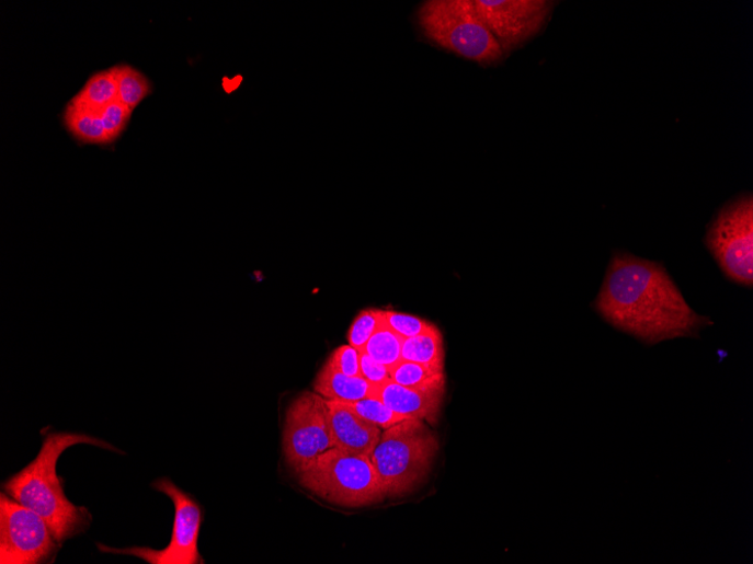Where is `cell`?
<instances>
[{
  "mask_svg": "<svg viewBox=\"0 0 753 564\" xmlns=\"http://www.w3.org/2000/svg\"><path fill=\"white\" fill-rule=\"evenodd\" d=\"M592 308L609 326L654 346L677 338H699L712 326L685 300L661 263L615 252Z\"/></svg>",
  "mask_w": 753,
  "mask_h": 564,
  "instance_id": "6da1fadb",
  "label": "cell"
},
{
  "mask_svg": "<svg viewBox=\"0 0 753 564\" xmlns=\"http://www.w3.org/2000/svg\"><path fill=\"white\" fill-rule=\"evenodd\" d=\"M78 445H89L124 454L110 442L82 433L52 431L44 438L37 457L20 472L11 475L3 492L21 505L42 516L59 543L84 534L93 520L84 506L73 505L65 495L62 479L57 474L61 454Z\"/></svg>",
  "mask_w": 753,
  "mask_h": 564,
  "instance_id": "7a4b0ae2",
  "label": "cell"
},
{
  "mask_svg": "<svg viewBox=\"0 0 753 564\" xmlns=\"http://www.w3.org/2000/svg\"><path fill=\"white\" fill-rule=\"evenodd\" d=\"M438 451V438L424 421L407 419L386 429L370 457L386 498L412 492L429 473Z\"/></svg>",
  "mask_w": 753,
  "mask_h": 564,
  "instance_id": "3957f363",
  "label": "cell"
},
{
  "mask_svg": "<svg viewBox=\"0 0 753 564\" xmlns=\"http://www.w3.org/2000/svg\"><path fill=\"white\" fill-rule=\"evenodd\" d=\"M419 24L435 45L482 66L501 61L504 51L471 0H430Z\"/></svg>",
  "mask_w": 753,
  "mask_h": 564,
  "instance_id": "277c9868",
  "label": "cell"
},
{
  "mask_svg": "<svg viewBox=\"0 0 753 564\" xmlns=\"http://www.w3.org/2000/svg\"><path fill=\"white\" fill-rule=\"evenodd\" d=\"M298 476L301 487L338 506L360 508L386 499L370 458L336 448L315 459Z\"/></svg>",
  "mask_w": 753,
  "mask_h": 564,
  "instance_id": "5b68a950",
  "label": "cell"
},
{
  "mask_svg": "<svg viewBox=\"0 0 753 564\" xmlns=\"http://www.w3.org/2000/svg\"><path fill=\"white\" fill-rule=\"evenodd\" d=\"M705 244L734 284L753 285V198L742 195L725 206L707 228Z\"/></svg>",
  "mask_w": 753,
  "mask_h": 564,
  "instance_id": "8992f818",
  "label": "cell"
},
{
  "mask_svg": "<svg viewBox=\"0 0 753 564\" xmlns=\"http://www.w3.org/2000/svg\"><path fill=\"white\" fill-rule=\"evenodd\" d=\"M151 487L168 496L174 504L175 516L170 544L162 550L147 546L114 549L98 544L101 552L139 557L149 564H199L205 563L197 549L204 510L199 503L179 488L170 477L157 479Z\"/></svg>",
  "mask_w": 753,
  "mask_h": 564,
  "instance_id": "52a82bcc",
  "label": "cell"
},
{
  "mask_svg": "<svg viewBox=\"0 0 753 564\" xmlns=\"http://www.w3.org/2000/svg\"><path fill=\"white\" fill-rule=\"evenodd\" d=\"M61 548L42 516L0 494V563H54Z\"/></svg>",
  "mask_w": 753,
  "mask_h": 564,
  "instance_id": "ba28073f",
  "label": "cell"
},
{
  "mask_svg": "<svg viewBox=\"0 0 753 564\" xmlns=\"http://www.w3.org/2000/svg\"><path fill=\"white\" fill-rule=\"evenodd\" d=\"M334 448L327 400L315 391L299 394L287 410L283 451L297 473Z\"/></svg>",
  "mask_w": 753,
  "mask_h": 564,
  "instance_id": "9c48e42d",
  "label": "cell"
},
{
  "mask_svg": "<svg viewBox=\"0 0 753 564\" xmlns=\"http://www.w3.org/2000/svg\"><path fill=\"white\" fill-rule=\"evenodd\" d=\"M474 3L504 53L521 48L537 35L555 5L547 0H477Z\"/></svg>",
  "mask_w": 753,
  "mask_h": 564,
  "instance_id": "30bf717a",
  "label": "cell"
},
{
  "mask_svg": "<svg viewBox=\"0 0 753 564\" xmlns=\"http://www.w3.org/2000/svg\"><path fill=\"white\" fill-rule=\"evenodd\" d=\"M446 391V379L423 387L408 388L389 380L374 387L372 396L406 417L407 419L427 421L438 419Z\"/></svg>",
  "mask_w": 753,
  "mask_h": 564,
  "instance_id": "8fae6325",
  "label": "cell"
},
{
  "mask_svg": "<svg viewBox=\"0 0 753 564\" xmlns=\"http://www.w3.org/2000/svg\"><path fill=\"white\" fill-rule=\"evenodd\" d=\"M334 448L372 457L381 429L354 413L344 402L327 400Z\"/></svg>",
  "mask_w": 753,
  "mask_h": 564,
  "instance_id": "7c38bea8",
  "label": "cell"
},
{
  "mask_svg": "<svg viewBox=\"0 0 753 564\" xmlns=\"http://www.w3.org/2000/svg\"><path fill=\"white\" fill-rule=\"evenodd\" d=\"M312 388L326 400L351 404L372 396L374 385L363 377H347L324 365L315 378Z\"/></svg>",
  "mask_w": 753,
  "mask_h": 564,
  "instance_id": "4fadbf2b",
  "label": "cell"
},
{
  "mask_svg": "<svg viewBox=\"0 0 753 564\" xmlns=\"http://www.w3.org/2000/svg\"><path fill=\"white\" fill-rule=\"evenodd\" d=\"M68 130L87 143L106 145L112 142L106 134L99 111L69 102L65 112Z\"/></svg>",
  "mask_w": 753,
  "mask_h": 564,
  "instance_id": "5bb4252c",
  "label": "cell"
},
{
  "mask_svg": "<svg viewBox=\"0 0 753 564\" xmlns=\"http://www.w3.org/2000/svg\"><path fill=\"white\" fill-rule=\"evenodd\" d=\"M402 359L444 370L445 349L441 331L433 325L427 332L406 339Z\"/></svg>",
  "mask_w": 753,
  "mask_h": 564,
  "instance_id": "9a60e30c",
  "label": "cell"
},
{
  "mask_svg": "<svg viewBox=\"0 0 753 564\" xmlns=\"http://www.w3.org/2000/svg\"><path fill=\"white\" fill-rule=\"evenodd\" d=\"M117 100V83L113 68L94 74L84 89L79 92L71 103L102 111Z\"/></svg>",
  "mask_w": 753,
  "mask_h": 564,
  "instance_id": "2e32d148",
  "label": "cell"
},
{
  "mask_svg": "<svg viewBox=\"0 0 753 564\" xmlns=\"http://www.w3.org/2000/svg\"><path fill=\"white\" fill-rule=\"evenodd\" d=\"M113 72L117 83V100L134 111L150 93L147 78L130 66L113 67Z\"/></svg>",
  "mask_w": 753,
  "mask_h": 564,
  "instance_id": "e0dca14e",
  "label": "cell"
},
{
  "mask_svg": "<svg viewBox=\"0 0 753 564\" xmlns=\"http://www.w3.org/2000/svg\"><path fill=\"white\" fill-rule=\"evenodd\" d=\"M404 338L391 332L380 322V326L367 343L364 352L380 365L391 369L402 360Z\"/></svg>",
  "mask_w": 753,
  "mask_h": 564,
  "instance_id": "ac0fdd59",
  "label": "cell"
},
{
  "mask_svg": "<svg viewBox=\"0 0 753 564\" xmlns=\"http://www.w3.org/2000/svg\"><path fill=\"white\" fill-rule=\"evenodd\" d=\"M444 379V370L404 359L390 369V380L408 388L423 387Z\"/></svg>",
  "mask_w": 753,
  "mask_h": 564,
  "instance_id": "d6986e66",
  "label": "cell"
},
{
  "mask_svg": "<svg viewBox=\"0 0 753 564\" xmlns=\"http://www.w3.org/2000/svg\"><path fill=\"white\" fill-rule=\"evenodd\" d=\"M354 413L358 414L368 423L380 429H388L391 426L407 421L402 415L388 408L384 402L377 398H366L346 404Z\"/></svg>",
  "mask_w": 753,
  "mask_h": 564,
  "instance_id": "ffe728a7",
  "label": "cell"
},
{
  "mask_svg": "<svg viewBox=\"0 0 753 564\" xmlns=\"http://www.w3.org/2000/svg\"><path fill=\"white\" fill-rule=\"evenodd\" d=\"M381 322V310H363L352 322L347 333L349 345L364 352L367 343L377 332Z\"/></svg>",
  "mask_w": 753,
  "mask_h": 564,
  "instance_id": "44dd1931",
  "label": "cell"
},
{
  "mask_svg": "<svg viewBox=\"0 0 753 564\" xmlns=\"http://www.w3.org/2000/svg\"><path fill=\"white\" fill-rule=\"evenodd\" d=\"M381 324L404 339L421 335L433 326L419 316L390 310H381Z\"/></svg>",
  "mask_w": 753,
  "mask_h": 564,
  "instance_id": "7402d4cb",
  "label": "cell"
},
{
  "mask_svg": "<svg viewBox=\"0 0 753 564\" xmlns=\"http://www.w3.org/2000/svg\"><path fill=\"white\" fill-rule=\"evenodd\" d=\"M133 112L118 100L100 111L103 127L112 141L123 134Z\"/></svg>",
  "mask_w": 753,
  "mask_h": 564,
  "instance_id": "603a6c76",
  "label": "cell"
},
{
  "mask_svg": "<svg viewBox=\"0 0 753 564\" xmlns=\"http://www.w3.org/2000/svg\"><path fill=\"white\" fill-rule=\"evenodd\" d=\"M361 354L351 345H343L336 348L326 361L333 370L347 377H362Z\"/></svg>",
  "mask_w": 753,
  "mask_h": 564,
  "instance_id": "cb8c5ba5",
  "label": "cell"
},
{
  "mask_svg": "<svg viewBox=\"0 0 753 564\" xmlns=\"http://www.w3.org/2000/svg\"><path fill=\"white\" fill-rule=\"evenodd\" d=\"M362 377L374 387L381 385L390 380V369L372 358L365 352L361 354Z\"/></svg>",
  "mask_w": 753,
  "mask_h": 564,
  "instance_id": "d4e9b609",
  "label": "cell"
}]
</instances>
